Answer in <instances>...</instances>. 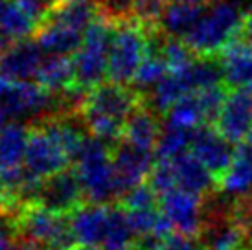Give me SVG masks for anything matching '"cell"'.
Wrapping results in <instances>:
<instances>
[{
    "instance_id": "1",
    "label": "cell",
    "mask_w": 252,
    "mask_h": 250,
    "mask_svg": "<svg viewBox=\"0 0 252 250\" xmlns=\"http://www.w3.org/2000/svg\"><path fill=\"white\" fill-rule=\"evenodd\" d=\"M146 96L144 92L120 83H101L83 96L77 114L92 136L116 144L129 116Z\"/></svg>"
},
{
    "instance_id": "2",
    "label": "cell",
    "mask_w": 252,
    "mask_h": 250,
    "mask_svg": "<svg viewBox=\"0 0 252 250\" xmlns=\"http://www.w3.org/2000/svg\"><path fill=\"white\" fill-rule=\"evenodd\" d=\"M74 156L66 147L57 114L46 116L30 127L28 147L24 158V186L21 191L22 202H33L42 181L68 169Z\"/></svg>"
},
{
    "instance_id": "3",
    "label": "cell",
    "mask_w": 252,
    "mask_h": 250,
    "mask_svg": "<svg viewBox=\"0 0 252 250\" xmlns=\"http://www.w3.org/2000/svg\"><path fill=\"white\" fill-rule=\"evenodd\" d=\"M114 19L103 9L87 28L83 42L72 56L74 83L72 91L64 96L83 97L94 87L109 79V50H111Z\"/></svg>"
},
{
    "instance_id": "4",
    "label": "cell",
    "mask_w": 252,
    "mask_h": 250,
    "mask_svg": "<svg viewBox=\"0 0 252 250\" xmlns=\"http://www.w3.org/2000/svg\"><path fill=\"white\" fill-rule=\"evenodd\" d=\"M245 13L232 2H216L204 9L197 24L182 37V42L197 57H219L224 46L241 31Z\"/></svg>"
},
{
    "instance_id": "5",
    "label": "cell",
    "mask_w": 252,
    "mask_h": 250,
    "mask_svg": "<svg viewBox=\"0 0 252 250\" xmlns=\"http://www.w3.org/2000/svg\"><path fill=\"white\" fill-rule=\"evenodd\" d=\"M151 33V30H147L131 15L114 19L109 50V81L120 85L133 83L147 56Z\"/></svg>"
},
{
    "instance_id": "6",
    "label": "cell",
    "mask_w": 252,
    "mask_h": 250,
    "mask_svg": "<svg viewBox=\"0 0 252 250\" xmlns=\"http://www.w3.org/2000/svg\"><path fill=\"white\" fill-rule=\"evenodd\" d=\"M76 173L81 182L85 199L96 204H105L118 195L111 147L103 140L89 134L76 155Z\"/></svg>"
},
{
    "instance_id": "7",
    "label": "cell",
    "mask_w": 252,
    "mask_h": 250,
    "mask_svg": "<svg viewBox=\"0 0 252 250\" xmlns=\"http://www.w3.org/2000/svg\"><path fill=\"white\" fill-rule=\"evenodd\" d=\"M15 226L21 237L46 245L52 250H72L76 247L70 217L52 212L39 202L22 204L15 217Z\"/></svg>"
},
{
    "instance_id": "8",
    "label": "cell",
    "mask_w": 252,
    "mask_h": 250,
    "mask_svg": "<svg viewBox=\"0 0 252 250\" xmlns=\"http://www.w3.org/2000/svg\"><path fill=\"white\" fill-rule=\"evenodd\" d=\"M111 155L118 195H124L129 189L144 184L146 177H149L153 171L155 153L136 149V147L126 144L124 140H118L116 144H112Z\"/></svg>"
},
{
    "instance_id": "9",
    "label": "cell",
    "mask_w": 252,
    "mask_h": 250,
    "mask_svg": "<svg viewBox=\"0 0 252 250\" xmlns=\"http://www.w3.org/2000/svg\"><path fill=\"white\" fill-rule=\"evenodd\" d=\"M160 212L169 222L171 230L179 234L195 237L203 230V206L201 195L175 188L168 193L160 195Z\"/></svg>"
},
{
    "instance_id": "10",
    "label": "cell",
    "mask_w": 252,
    "mask_h": 250,
    "mask_svg": "<svg viewBox=\"0 0 252 250\" xmlns=\"http://www.w3.org/2000/svg\"><path fill=\"white\" fill-rule=\"evenodd\" d=\"M85 199L81 182L77 179L76 169H64L59 173L48 177L41 182L37 191L35 202L46 206L52 212L70 216L74 210L81 206V201Z\"/></svg>"
},
{
    "instance_id": "11",
    "label": "cell",
    "mask_w": 252,
    "mask_h": 250,
    "mask_svg": "<svg viewBox=\"0 0 252 250\" xmlns=\"http://www.w3.org/2000/svg\"><path fill=\"white\" fill-rule=\"evenodd\" d=\"M189 151L216 179L228 169L236 149L214 125H201L193 131Z\"/></svg>"
},
{
    "instance_id": "12",
    "label": "cell",
    "mask_w": 252,
    "mask_h": 250,
    "mask_svg": "<svg viewBox=\"0 0 252 250\" xmlns=\"http://www.w3.org/2000/svg\"><path fill=\"white\" fill-rule=\"evenodd\" d=\"M214 127L230 144H241L249 138L252 129V92L249 89L228 92Z\"/></svg>"
},
{
    "instance_id": "13",
    "label": "cell",
    "mask_w": 252,
    "mask_h": 250,
    "mask_svg": "<svg viewBox=\"0 0 252 250\" xmlns=\"http://www.w3.org/2000/svg\"><path fill=\"white\" fill-rule=\"evenodd\" d=\"M68 217H70V226L76 245L92 247V249L103 247L107 228H109V219H111L109 204H96V202L81 204Z\"/></svg>"
},
{
    "instance_id": "14",
    "label": "cell",
    "mask_w": 252,
    "mask_h": 250,
    "mask_svg": "<svg viewBox=\"0 0 252 250\" xmlns=\"http://www.w3.org/2000/svg\"><path fill=\"white\" fill-rule=\"evenodd\" d=\"M42 61H44L42 48L37 42L28 41V39L17 41L0 57V77L11 83L32 81L35 79L37 70L42 64Z\"/></svg>"
},
{
    "instance_id": "15",
    "label": "cell",
    "mask_w": 252,
    "mask_h": 250,
    "mask_svg": "<svg viewBox=\"0 0 252 250\" xmlns=\"http://www.w3.org/2000/svg\"><path fill=\"white\" fill-rule=\"evenodd\" d=\"M160 132L162 125L160 118H158V112L149 105L147 97L144 96L140 103L136 105L133 114L127 120L124 134H122L120 140H124L126 144L136 147V149L155 153V147H157Z\"/></svg>"
},
{
    "instance_id": "16",
    "label": "cell",
    "mask_w": 252,
    "mask_h": 250,
    "mask_svg": "<svg viewBox=\"0 0 252 250\" xmlns=\"http://www.w3.org/2000/svg\"><path fill=\"white\" fill-rule=\"evenodd\" d=\"M223 83L228 91L249 89L252 85V46L241 37L232 39L219 54Z\"/></svg>"
},
{
    "instance_id": "17",
    "label": "cell",
    "mask_w": 252,
    "mask_h": 250,
    "mask_svg": "<svg viewBox=\"0 0 252 250\" xmlns=\"http://www.w3.org/2000/svg\"><path fill=\"white\" fill-rule=\"evenodd\" d=\"M56 97L57 96L50 94L37 81H21V83H9L2 101L11 116H26V114H39L50 109Z\"/></svg>"
},
{
    "instance_id": "18",
    "label": "cell",
    "mask_w": 252,
    "mask_h": 250,
    "mask_svg": "<svg viewBox=\"0 0 252 250\" xmlns=\"http://www.w3.org/2000/svg\"><path fill=\"white\" fill-rule=\"evenodd\" d=\"M221 193L232 197L234 201L252 195V146H239L234 153L228 169L217 179Z\"/></svg>"
},
{
    "instance_id": "19",
    "label": "cell",
    "mask_w": 252,
    "mask_h": 250,
    "mask_svg": "<svg viewBox=\"0 0 252 250\" xmlns=\"http://www.w3.org/2000/svg\"><path fill=\"white\" fill-rule=\"evenodd\" d=\"M169 160H171L173 169H175L177 188H182L186 191H191V193L203 197V195L210 193L217 184L216 177L193 156L191 151H186V153Z\"/></svg>"
},
{
    "instance_id": "20",
    "label": "cell",
    "mask_w": 252,
    "mask_h": 250,
    "mask_svg": "<svg viewBox=\"0 0 252 250\" xmlns=\"http://www.w3.org/2000/svg\"><path fill=\"white\" fill-rule=\"evenodd\" d=\"M33 81L46 89L54 96H64L72 91L74 83V64L68 56H48L37 70Z\"/></svg>"
},
{
    "instance_id": "21",
    "label": "cell",
    "mask_w": 252,
    "mask_h": 250,
    "mask_svg": "<svg viewBox=\"0 0 252 250\" xmlns=\"http://www.w3.org/2000/svg\"><path fill=\"white\" fill-rule=\"evenodd\" d=\"M206 6L188 2H168L160 19V30L169 37L182 39L203 17Z\"/></svg>"
},
{
    "instance_id": "22",
    "label": "cell",
    "mask_w": 252,
    "mask_h": 250,
    "mask_svg": "<svg viewBox=\"0 0 252 250\" xmlns=\"http://www.w3.org/2000/svg\"><path fill=\"white\" fill-rule=\"evenodd\" d=\"M204 249L206 250H245L247 237L234 216L210 221L204 228Z\"/></svg>"
},
{
    "instance_id": "23",
    "label": "cell",
    "mask_w": 252,
    "mask_h": 250,
    "mask_svg": "<svg viewBox=\"0 0 252 250\" xmlns=\"http://www.w3.org/2000/svg\"><path fill=\"white\" fill-rule=\"evenodd\" d=\"M166 124L175 125L181 129H188V131H195L201 125H206V118H204L203 105L199 101L197 92H189L186 96L179 99L166 114Z\"/></svg>"
},
{
    "instance_id": "24",
    "label": "cell",
    "mask_w": 252,
    "mask_h": 250,
    "mask_svg": "<svg viewBox=\"0 0 252 250\" xmlns=\"http://www.w3.org/2000/svg\"><path fill=\"white\" fill-rule=\"evenodd\" d=\"M191 138H193V131L166 124L162 127V132L158 136L157 147H155V156H157V160L175 158V156L188 151L191 146Z\"/></svg>"
},
{
    "instance_id": "25",
    "label": "cell",
    "mask_w": 252,
    "mask_h": 250,
    "mask_svg": "<svg viewBox=\"0 0 252 250\" xmlns=\"http://www.w3.org/2000/svg\"><path fill=\"white\" fill-rule=\"evenodd\" d=\"M134 234L127 216L122 206H111V219H109V228H107V236L103 241V250H131L134 247L133 243Z\"/></svg>"
},
{
    "instance_id": "26",
    "label": "cell",
    "mask_w": 252,
    "mask_h": 250,
    "mask_svg": "<svg viewBox=\"0 0 252 250\" xmlns=\"http://www.w3.org/2000/svg\"><path fill=\"white\" fill-rule=\"evenodd\" d=\"M158 202H160V197L151 188V184H140L122 195L124 210H151L157 208Z\"/></svg>"
},
{
    "instance_id": "27",
    "label": "cell",
    "mask_w": 252,
    "mask_h": 250,
    "mask_svg": "<svg viewBox=\"0 0 252 250\" xmlns=\"http://www.w3.org/2000/svg\"><path fill=\"white\" fill-rule=\"evenodd\" d=\"M157 250H197V243L195 237L175 232V234H168L164 237Z\"/></svg>"
},
{
    "instance_id": "28",
    "label": "cell",
    "mask_w": 252,
    "mask_h": 250,
    "mask_svg": "<svg viewBox=\"0 0 252 250\" xmlns=\"http://www.w3.org/2000/svg\"><path fill=\"white\" fill-rule=\"evenodd\" d=\"M13 234H17L15 219L9 214H0V250H9L13 245Z\"/></svg>"
},
{
    "instance_id": "29",
    "label": "cell",
    "mask_w": 252,
    "mask_h": 250,
    "mask_svg": "<svg viewBox=\"0 0 252 250\" xmlns=\"http://www.w3.org/2000/svg\"><path fill=\"white\" fill-rule=\"evenodd\" d=\"M9 250H52V249H48L46 245H42V243L26 239V237H19L17 241H13V245H11Z\"/></svg>"
},
{
    "instance_id": "30",
    "label": "cell",
    "mask_w": 252,
    "mask_h": 250,
    "mask_svg": "<svg viewBox=\"0 0 252 250\" xmlns=\"http://www.w3.org/2000/svg\"><path fill=\"white\" fill-rule=\"evenodd\" d=\"M239 37L252 46V11L251 13H245V19H243V24H241V31H239Z\"/></svg>"
},
{
    "instance_id": "31",
    "label": "cell",
    "mask_w": 252,
    "mask_h": 250,
    "mask_svg": "<svg viewBox=\"0 0 252 250\" xmlns=\"http://www.w3.org/2000/svg\"><path fill=\"white\" fill-rule=\"evenodd\" d=\"M15 42H17V41H13V39H9L7 35H2V33H0V57L4 56V54H6L7 50H9L11 46H13Z\"/></svg>"
},
{
    "instance_id": "32",
    "label": "cell",
    "mask_w": 252,
    "mask_h": 250,
    "mask_svg": "<svg viewBox=\"0 0 252 250\" xmlns=\"http://www.w3.org/2000/svg\"><path fill=\"white\" fill-rule=\"evenodd\" d=\"M9 116H11V114H9V111H7V107L4 105V101L0 99V129L7 124V118H9Z\"/></svg>"
},
{
    "instance_id": "33",
    "label": "cell",
    "mask_w": 252,
    "mask_h": 250,
    "mask_svg": "<svg viewBox=\"0 0 252 250\" xmlns=\"http://www.w3.org/2000/svg\"><path fill=\"white\" fill-rule=\"evenodd\" d=\"M166 2H188V4H199V6H208L216 0H166Z\"/></svg>"
},
{
    "instance_id": "34",
    "label": "cell",
    "mask_w": 252,
    "mask_h": 250,
    "mask_svg": "<svg viewBox=\"0 0 252 250\" xmlns=\"http://www.w3.org/2000/svg\"><path fill=\"white\" fill-rule=\"evenodd\" d=\"M0 214H11V212H7L6 202H4V199H2V193H0Z\"/></svg>"
},
{
    "instance_id": "35",
    "label": "cell",
    "mask_w": 252,
    "mask_h": 250,
    "mask_svg": "<svg viewBox=\"0 0 252 250\" xmlns=\"http://www.w3.org/2000/svg\"><path fill=\"white\" fill-rule=\"evenodd\" d=\"M72 250H98V249H92V247H81V245H76Z\"/></svg>"
},
{
    "instance_id": "36",
    "label": "cell",
    "mask_w": 252,
    "mask_h": 250,
    "mask_svg": "<svg viewBox=\"0 0 252 250\" xmlns=\"http://www.w3.org/2000/svg\"><path fill=\"white\" fill-rule=\"evenodd\" d=\"M247 140H249V144L252 146V129H251V132H249V138H247Z\"/></svg>"
},
{
    "instance_id": "37",
    "label": "cell",
    "mask_w": 252,
    "mask_h": 250,
    "mask_svg": "<svg viewBox=\"0 0 252 250\" xmlns=\"http://www.w3.org/2000/svg\"><path fill=\"white\" fill-rule=\"evenodd\" d=\"M249 91H251V92H252V85H251V87H249Z\"/></svg>"
},
{
    "instance_id": "38",
    "label": "cell",
    "mask_w": 252,
    "mask_h": 250,
    "mask_svg": "<svg viewBox=\"0 0 252 250\" xmlns=\"http://www.w3.org/2000/svg\"><path fill=\"white\" fill-rule=\"evenodd\" d=\"M245 250H252V249H245Z\"/></svg>"
},
{
    "instance_id": "39",
    "label": "cell",
    "mask_w": 252,
    "mask_h": 250,
    "mask_svg": "<svg viewBox=\"0 0 252 250\" xmlns=\"http://www.w3.org/2000/svg\"><path fill=\"white\" fill-rule=\"evenodd\" d=\"M201 250H206V249H201Z\"/></svg>"
}]
</instances>
